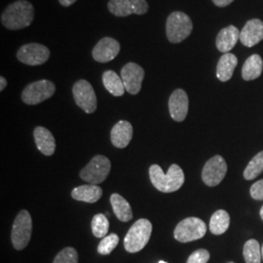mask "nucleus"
I'll return each instance as SVG.
<instances>
[{
	"mask_svg": "<svg viewBox=\"0 0 263 263\" xmlns=\"http://www.w3.org/2000/svg\"><path fill=\"white\" fill-rule=\"evenodd\" d=\"M111 169L109 159L103 155H96L83 169L80 171V178L89 184L102 183L108 177Z\"/></svg>",
	"mask_w": 263,
	"mask_h": 263,
	"instance_id": "5",
	"label": "nucleus"
},
{
	"mask_svg": "<svg viewBox=\"0 0 263 263\" xmlns=\"http://www.w3.org/2000/svg\"><path fill=\"white\" fill-rule=\"evenodd\" d=\"M144 69L136 63H128L121 69V78L125 90L131 95L141 92V84L144 79Z\"/></svg>",
	"mask_w": 263,
	"mask_h": 263,
	"instance_id": "13",
	"label": "nucleus"
},
{
	"mask_svg": "<svg viewBox=\"0 0 263 263\" xmlns=\"http://www.w3.org/2000/svg\"><path fill=\"white\" fill-rule=\"evenodd\" d=\"M234 0H213L215 5L217 7H226L230 5Z\"/></svg>",
	"mask_w": 263,
	"mask_h": 263,
	"instance_id": "33",
	"label": "nucleus"
},
{
	"mask_svg": "<svg viewBox=\"0 0 263 263\" xmlns=\"http://www.w3.org/2000/svg\"><path fill=\"white\" fill-rule=\"evenodd\" d=\"M32 232V219L28 211L23 210L16 216L11 232V241L18 251L28 246Z\"/></svg>",
	"mask_w": 263,
	"mask_h": 263,
	"instance_id": "6",
	"label": "nucleus"
},
{
	"mask_svg": "<svg viewBox=\"0 0 263 263\" xmlns=\"http://www.w3.org/2000/svg\"><path fill=\"white\" fill-rule=\"evenodd\" d=\"M107 7L116 17H127L130 15H143L148 11L145 0H109Z\"/></svg>",
	"mask_w": 263,
	"mask_h": 263,
	"instance_id": "12",
	"label": "nucleus"
},
{
	"mask_svg": "<svg viewBox=\"0 0 263 263\" xmlns=\"http://www.w3.org/2000/svg\"><path fill=\"white\" fill-rule=\"evenodd\" d=\"M152 233V223L146 218L137 220L129 229L124 239V247L128 253L141 252L149 242Z\"/></svg>",
	"mask_w": 263,
	"mask_h": 263,
	"instance_id": "3",
	"label": "nucleus"
},
{
	"mask_svg": "<svg viewBox=\"0 0 263 263\" xmlns=\"http://www.w3.org/2000/svg\"><path fill=\"white\" fill-rule=\"evenodd\" d=\"M103 83L105 89L114 97H121L125 93L122 78L113 70H106L103 73Z\"/></svg>",
	"mask_w": 263,
	"mask_h": 263,
	"instance_id": "24",
	"label": "nucleus"
},
{
	"mask_svg": "<svg viewBox=\"0 0 263 263\" xmlns=\"http://www.w3.org/2000/svg\"><path fill=\"white\" fill-rule=\"evenodd\" d=\"M149 178L154 187L164 193H172L178 191L184 183V173L177 164L170 167L167 174L163 172L159 165H151Z\"/></svg>",
	"mask_w": 263,
	"mask_h": 263,
	"instance_id": "2",
	"label": "nucleus"
},
{
	"mask_svg": "<svg viewBox=\"0 0 263 263\" xmlns=\"http://www.w3.org/2000/svg\"><path fill=\"white\" fill-rule=\"evenodd\" d=\"M263 40V22L253 19L247 22L240 31V41L246 47H253Z\"/></svg>",
	"mask_w": 263,
	"mask_h": 263,
	"instance_id": "16",
	"label": "nucleus"
},
{
	"mask_svg": "<svg viewBox=\"0 0 263 263\" xmlns=\"http://www.w3.org/2000/svg\"><path fill=\"white\" fill-rule=\"evenodd\" d=\"M207 226L198 217H187L181 220L174 231V237L180 243H189L206 235Z\"/></svg>",
	"mask_w": 263,
	"mask_h": 263,
	"instance_id": "7",
	"label": "nucleus"
},
{
	"mask_svg": "<svg viewBox=\"0 0 263 263\" xmlns=\"http://www.w3.org/2000/svg\"><path fill=\"white\" fill-rule=\"evenodd\" d=\"M251 196L254 198V200L262 201L263 200V179H260L256 182H254L250 189Z\"/></svg>",
	"mask_w": 263,
	"mask_h": 263,
	"instance_id": "32",
	"label": "nucleus"
},
{
	"mask_svg": "<svg viewBox=\"0 0 263 263\" xmlns=\"http://www.w3.org/2000/svg\"><path fill=\"white\" fill-rule=\"evenodd\" d=\"M243 254L246 263L261 262V248L259 243L254 239H251L246 242Z\"/></svg>",
	"mask_w": 263,
	"mask_h": 263,
	"instance_id": "26",
	"label": "nucleus"
},
{
	"mask_svg": "<svg viewBox=\"0 0 263 263\" xmlns=\"http://www.w3.org/2000/svg\"><path fill=\"white\" fill-rule=\"evenodd\" d=\"M77 0H59L60 4L64 7H69L70 5H72Z\"/></svg>",
	"mask_w": 263,
	"mask_h": 263,
	"instance_id": "34",
	"label": "nucleus"
},
{
	"mask_svg": "<svg viewBox=\"0 0 263 263\" xmlns=\"http://www.w3.org/2000/svg\"><path fill=\"white\" fill-rule=\"evenodd\" d=\"M72 94L76 104L88 114L97 109V96L93 86L87 80H78L72 87Z\"/></svg>",
	"mask_w": 263,
	"mask_h": 263,
	"instance_id": "9",
	"label": "nucleus"
},
{
	"mask_svg": "<svg viewBox=\"0 0 263 263\" xmlns=\"http://www.w3.org/2000/svg\"><path fill=\"white\" fill-rule=\"evenodd\" d=\"M38 151L45 156H51L56 151V141L52 133L44 127H36L33 132Z\"/></svg>",
	"mask_w": 263,
	"mask_h": 263,
	"instance_id": "19",
	"label": "nucleus"
},
{
	"mask_svg": "<svg viewBox=\"0 0 263 263\" xmlns=\"http://www.w3.org/2000/svg\"><path fill=\"white\" fill-rule=\"evenodd\" d=\"M263 172V151H260L250 161L244 171V178L252 180L258 177Z\"/></svg>",
	"mask_w": 263,
	"mask_h": 263,
	"instance_id": "27",
	"label": "nucleus"
},
{
	"mask_svg": "<svg viewBox=\"0 0 263 263\" xmlns=\"http://www.w3.org/2000/svg\"><path fill=\"white\" fill-rule=\"evenodd\" d=\"M226 173L227 164L226 160L220 155H216L205 164L202 171V179L206 185L214 187L223 180Z\"/></svg>",
	"mask_w": 263,
	"mask_h": 263,
	"instance_id": "11",
	"label": "nucleus"
},
{
	"mask_svg": "<svg viewBox=\"0 0 263 263\" xmlns=\"http://www.w3.org/2000/svg\"><path fill=\"white\" fill-rule=\"evenodd\" d=\"M56 92V85L50 80H38L28 84L22 93V101L29 105L40 104Z\"/></svg>",
	"mask_w": 263,
	"mask_h": 263,
	"instance_id": "8",
	"label": "nucleus"
},
{
	"mask_svg": "<svg viewBox=\"0 0 263 263\" xmlns=\"http://www.w3.org/2000/svg\"><path fill=\"white\" fill-rule=\"evenodd\" d=\"M119 243V236L115 233L110 235L105 236L98 246V253L103 255L111 254L113 250L117 247Z\"/></svg>",
	"mask_w": 263,
	"mask_h": 263,
	"instance_id": "29",
	"label": "nucleus"
},
{
	"mask_svg": "<svg viewBox=\"0 0 263 263\" xmlns=\"http://www.w3.org/2000/svg\"><path fill=\"white\" fill-rule=\"evenodd\" d=\"M17 58L21 63L28 66H40L50 58V50L38 43L25 44L17 52Z\"/></svg>",
	"mask_w": 263,
	"mask_h": 263,
	"instance_id": "10",
	"label": "nucleus"
},
{
	"mask_svg": "<svg viewBox=\"0 0 263 263\" xmlns=\"http://www.w3.org/2000/svg\"><path fill=\"white\" fill-rule=\"evenodd\" d=\"M260 216H261V218H262L263 220V206L262 208H261V210H260Z\"/></svg>",
	"mask_w": 263,
	"mask_h": 263,
	"instance_id": "36",
	"label": "nucleus"
},
{
	"mask_svg": "<svg viewBox=\"0 0 263 263\" xmlns=\"http://www.w3.org/2000/svg\"><path fill=\"white\" fill-rule=\"evenodd\" d=\"M240 39V31L234 26H229L222 28L216 36V48L221 53H229L235 47L238 40Z\"/></svg>",
	"mask_w": 263,
	"mask_h": 263,
	"instance_id": "18",
	"label": "nucleus"
},
{
	"mask_svg": "<svg viewBox=\"0 0 263 263\" xmlns=\"http://www.w3.org/2000/svg\"><path fill=\"white\" fill-rule=\"evenodd\" d=\"M193 29L192 21L183 12L171 13L166 23V34L170 42L179 43L191 34Z\"/></svg>",
	"mask_w": 263,
	"mask_h": 263,
	"instance_id": "4",
	"label": "nucleus"
},
{
	"mask_svg": "<svg viewBox=\"0 0 263 263\" xmlns=\"http://www.w3.org/2000/svg\"><path fill=\"white\" fill-rule=\"evenodd\" d=\"M189 100L186 92L182 89L175 90L169 99V110L172 118L177 121H183L188 113Z\"/></svg>",
	"mask_w": 263,
	"mask_h": 263,
	"instance_id": "15",
	"label": "nucleus"
},
{
	"mask_svg": "<svg viewBox=\"0 0 263 263\" xmlns=\"http://www.w3.org/2000/svg\"><path fill=\"white\" fill-rule=\"evenodd\" d=\"M158 263H168V262H166V261H163V260H160L159 262Z\"/></svg>",
	"mask_w": 263,
	"mask_h": 263,
	"instance_id": "38",
	"label": "nucleus"
},
{
	"mask_svg": "<svg viewBox=\"0 0 263 263\" xmlns=\"http://www.w3.org/2000/svg\"><path fill=\"white\" fill-rule=\"evenodd\" d=\"M6 86H7L6 79H5L3 76H1V77H0V91L2 92V91L6 88Z\"/></svg>",
	"mask_w": 263,
	"mask_h": 263,
	"instance_id": "35",
	"label": "nucleus"
},
{
	"mask_svg": "<svg viewBox=\"0 0 263 263\" xmlns=\"http://www.w3.org/2000/svg\"><path fill=\"white\" fill-rule=\"evenodd\" d=\"M210 259V253L205 249L195 251L188 257L186 263H207Z\"/></svg>",
	"mask_w": 263,
	"mask_h": 263,
	"instance_id": "31",
	"label": "nucleus"
},
{
	"mask_svg": "<svg viewBox=\"0 0 263 263\" xmlns=\"http://www.w3.org/2000/svg\"><path fill=\"white\" fill-rule=\"evenodd\" d=\"M133 126L126 120H121L113 126L110 133V140L117 148H125L133 139Z\"/></svg>",
	"mask_w": 263,
	"mask_h": 263,
	"instance_id": "17",
	"label": "nucleus"
},
{
	"mask_svg": "<svg viewBox=\"0 0 263 263\" xmlns=\"http://www.w3.org/2000/svg\"><path fill=\"white\" fill-rule=\"evenodd\" d=\"M34 19V8L28 0H17L2 12L1 23L10 30L28 28Z\"/></svg>",
	"mask_w": 263,
	"mask_h": 263,
	"instance_id": "1",
	"label": "nucleus"
},
{
	"mask_svg": "<svg viewBox=\"0 0 263 263\" xmlns=\"http://www.w3.org/2000/svg\"><path fill=\"white\" fill-rule=\"evenodd\" d=\"M53 263H78V254L74 248L67 247L57 254Z\"/></svg>",
	"mask_w": 263,
	"mask_h": 263,
	"instance_id": "30",
	"label": "nucleus"
},
{
	"mask_svg": "<svg viewBox=\"0 0 263 263\" xmlns=\"http://www.w3.org/2000/svg\"><path fill=\"white\" fill-rule=\"evenodd\" d=\"M92 232L97 238H104L109 229V221L104 214H97L92 219Z\"/></svg>",
	"mask_w": 263,
	"mask_h": 263,
	"instance_id": "28",
	"label": "nucleus"
},
{
	"mask_svg": "<svg viewBox=\"0 0 263 263\" xmlns=\"http://www.w3.org/2000/svg\"><path fill=\"white\" fill-rule=\"evenodd\" d=\"M103 196V189L96 184H85L74 188L71 192V197L76 201L93 204L98 202Z\"/></svg>",
	"mask_w": 263,
	"mask_h": 263,
	"instance_id": "20",
	"label": "nucleus"
},
{
	"mask_svg": "<svg viewBox=\"0 0 263 263\" xmlns=\"http://www.w3.org/2000/svg\"><path fill=\"white\" fill-rule=\"evenodd\" d=\"M110 204L116 217L123 222H128L133 218V211L129 202L120 194L113 193L110 196Z\"/></svg>",
	"mask_w": 263,
	"mask_h": 263,
	"instance_id": "22",
	"label": "nucleus"
},
{
	"mask_svg": "<svg viewBox=\"0 0 263 263\" xmlns=\"http://www.w3.org/2000/svg\"><path fill=\"white\" fill-rule=\"evenodd\" d=\"M120 43L111 37L102 38L92 51L96 62L108 63L113 61L120 52Z\"/></svg>",
	"mask_w": 263,
	"mask_h": 263,
	"instance_id": "14",
	"label": "nucleus"
},
{
	"mask_svg": "<svg viewBox=\"0 0 263 263\" xmlns=\"http://www.w3.org/2000/svg\"><path fill=\"white\" fill-rule=\"evenodd\" d=\"M230 226V216L224 210H218L214 213L210 220V231L214 235L226 233Z\"/></svg>",
	"mask_w": 263,
	"mask_h": 263,
	"instance_id": "25",
	"label": "nucleus"
},
{
	"mask_svg": "<svg viewBox=\"0 0 263 263\" xmlns=\"http://www.w3.org/2000/svg\"><path fill=\"white\" fill-rule=\"evenodd\" d=\"M263 61L259 55H252L247 59L242 68V77L246 81H252L261 76Z\"/></svg>",
	"mask_w": 263,
	"mask_h": 263,
	"instance_id": "23",
	"label": "nucleus"
},
{
	"mask_svg": "<svg viewBox=\"0 0 263 263\" xmlns=\"http://www.w3.org/2000/svg\"><path fill=\"white\" fill-rule=\"evenodd\" d=\"M238 65V59L234 54L226 53L220 57L216 66V77L221 82H226L231 79Z\"/></svg>",
	"mask_w": 263,
	"mask_h": 263,
	"instance_id": "21",
	"label": "nucleus"
},
{
	"mask_svg": "<svg viewBox=\"0 0 263 263\" xmlns=\"http://www.w3.org/2000/svg\"><path fill=\"white\" fill-rule=\"evenodd\" d=\"M261 256H262V260H263V245H262V248H261Z\"/></svg>",
	"mask_w": 263,
	"mask_h": 263,
	"instance_id": "37",
	"label": "nucleus"
}]
</instances>
